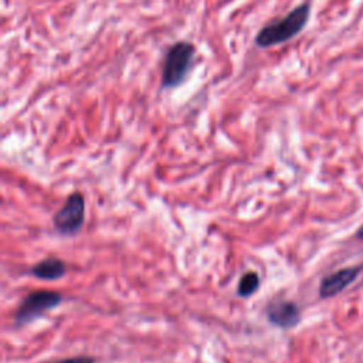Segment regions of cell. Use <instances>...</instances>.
Listing matches in <instances>:
<instances>
[{
	"instance_id": "8",
	"label": "cell",
	"mask_w": 363,
	"mask_h": 363,
	"mask_svg": "<svg viewBox=\"0 0 363 363\" xmlns=\"http://www.w3.org/2000/svg\"><path fill=\"white\" fill-rule=\"evenodd\" d=\"M259 286V277L257 272L254 271H250V272H245L240 282H238V288H237V292L240 296L242 298H247V296H251L252 294L257 292Z\"/></svg>"
},
{
	"instance_id": "7",
	"label": "cell",
	"mask_w": 363,
	"mask_h": 363,
	"mask_svg": "<svg viewBox=\"0 0 363 363\" xmlns=\"http://www.w3.org/2000/svg\"><path fill=\"white\" fill-rule=\"evenodd\" d=\"M67 272V267L64 261L55 257H50L47 259L40 261L31 268V274L40 279L45 281H54L64 277Z\"/></svg>"
},
{
	"instance_id": "9",
	"label": "cell",
	"mask_w": 363,
	"mask_h": 363,
	"mask_svg": "<svg viewBox=\"0 0 363 363\" xmlns=\"http://www.w3.org/2000/svg\"><path fill=\"white\" fill-rule=\"evenodd\" d=\"M52 363H94V359L88 357V356H78V357L64 359V360H58V362H52Z\"/></svg>"
},
{
	"instance_id": "10",
	"label": "cell",
	"mask_w": 363,
	"mask_h": 363,
	"mask_svg": "<svg viewBox=\"0 0 363 363\" xmlns=\"http://www.w3.org/2000/svg\"><path fill=\"white\" fill-rule=\"evenodd\" d=\"M357 235H359V237L363 240V225H362V227L357 230Z\"/></svg>"
},
{
	"instance_id": "2",
	"label": "cell",
	"mask_w": 363,
	"mask_h": 363,
	"mask_svg": "<svg viewBox=\"0 0 363 363\" xmlns=\"http://www.w3.org/2000/svg\"><path fill=\"white\" fill-rule=\"evenodd\" d=\"M196 55V45L186 40L173 43L163 58L162 64V88L173 89L182 85L189 77Z\"/></svg>"
},
{
	"instance_id": "1",
	"label": "cell",
	"mask_w": 363,
	"mask_h": 363,
	"mask_svg": "<svg viewBox=\"0 0 363 363\" xmlns=\"http://www.w3.org/2000/svg\"><path fill=\"white\" fill-rule=\"evenodd\" d=\"M311 17V4L302 3L292 9L286 16L271 21L258 30L255 44L259 48H269L284 44L296 37L308 24Z\"/></svg>"
},
{
	"instance_id": "6",
	"label": "cell",
	"mask_w": 363,
	"mask_h": 363,
	"mask_svg": "<svg viewBox=\"0 0 363 363\" xmlns=\"http://www.w3.org/2000/svg\"><path fill=\"white\" fill-rule=\"evenodd\" d=\"M359 272H360V268L353 267V268H343V269H339V271L328 275L320 282V286H319L320 296L329 298V296L339 294L340 291H343L346 286H349L356 279Z\"/></svg>"
},
{
	"instance_id": "3",
	"label": "cell",
	"mask_w": 363,
	"mask_h": 363,
	"mask_svg": "<svg viewBox=\"0 0 363 363\" xmlns=\"http://www.w3.org/2000/svg\"><path fill=\"white\" fill-rule=\"evenodd\" d=\"M85 218V200L81 193H72L65 200L64 206L54 214V227L65 235L77 234Z\"/></svg>"
},
{
	"instance_id": "5",
	"label": "cell",
	"mask_w": 363,
	"mask_h": 363,
	"mask_svg": "<svg viewBox=\"0 0 363 363\" xmlns=\"http://www.w3.org/2000/svg\"><path fill=\"white\" fill-rule=\"evenodd\" d=\"M267 318L272 325L288 329V328L295 326L299 322L301 312L295 302L278 301L268 306Z\"/></svg>"
},
{
	"instance_id": "4",
	"label": "cell",
	"mask_w": 363,
	"mask_h": 363,
	"mask_svg": "<svg viewBox=\"0 0 363 363\" xmlns=\"http://www.w3.org/2000/svg\"><path fill=\"white\" fill-rule=\"evenodd\" d=\"M61 301H62V295L54 291H35L28 294L23 299L16 313L17 325L30 323L31 320L41 316L44 312L58 306Z\"/></svg>"
}]
</instances>
